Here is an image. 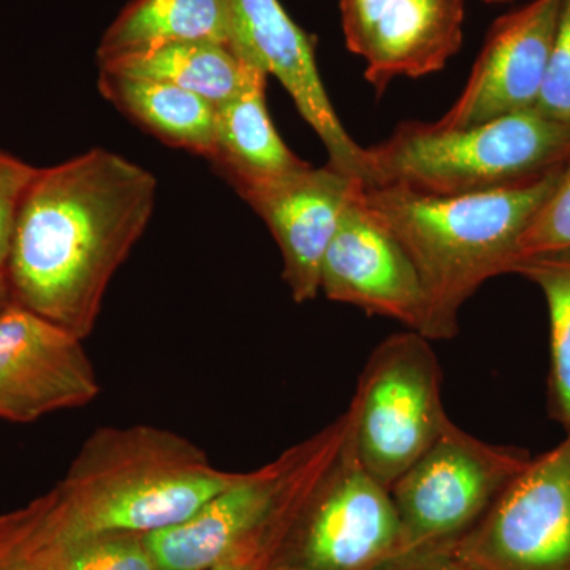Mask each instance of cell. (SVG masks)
<instances>
[{
    "mask_svg": "<svg viewBox=\"0 0 570 570\" xmlns=\"http://www.w3.org/2000/svg\"><path fill=\"white\" fill-rule=\"evenodd\" d=\"M535 111L570 124V0H562L549 70Z\"/></svg>",
    "mask_w": 570,
    "mask_h": 570,
    "instance_id": "cb8c5ba5",
    "label": "cell"
},
{
    "mask_svg": "<svg viewBox=\"0 0 570 570\" xmlns=\"http://www.w3.org/2000/svg\"><path fill=\"white\" fill-rule=\"evenodd\" d=\"M0 570H63L51 491L0 515Z\"/></svg>",
    "mask_w": 570,
    "mask_h": 570,
    "instance_id": "44dd1931",
    "label": "cell"
},
{
    "mask_svg": "<svg viewBox=\"0 0 570 570\" xmlns=\"http://www.w3.org/2000/svg\"><path fill=\"white\" fill-rule=\"evenodd\" d=\"M376 570H478L461 560L452 547L404 551Z\"/></svg>",
    "mask_w": 570,
    "mask_h": 570,
    "instance_id": "4316f807",
    "label": "cell"
},
{
    "mask_svg": "<svg viewBox=\"0 0 570 570\" xmlns=\"http://www.w3.org/2000/svg\"><path fill=\"white\" fill-rule=\"evenodd\" d=\"M59 531L62 540L63 570H160L151 547L146 540V534H135V532L70 534L63 530L61 523H59Z\"/></svg>",
    "mask_w": 570,
    "mask_h": 570,
    "instance_id": "7402d4cb",
    "label": "cell"
},
{
    "mask_svg": "<svg viewBox=\"0 0 570 570\" xmlns=\"http://www.w3.org/2000/svg\"><path fill=\"white\" fill-rule=\"evenodd\" d=\"M452 550L478 570H570V434L531 459Z\"/></svg>",
    "mask_w": 570,
    "mask_h": 570,
    "instance_id": "9c48e42d",
    "label": "cell"
},
{
    "mask_svg": "<svg viewBox=\"0 0 570 570\" xmlns=\"http://www.w3.org/2000/svg\"><path fill=\"white\" fill-rule=\"evenodd\" d=\"M302 499L299 498L272 527L266 528L261 534L236 547L234 551H230L227 557L216 562L208 570H269L273 554H275L277 547H279L281 539H283L284 532L287 530L288 523H291L292 517H294Z\"/></svg>",
    "mask_w": 570,
    "mask_h": 570,
    "instance_id": "484cf974",
    "label": "cell"
},
{
    "mask_svg": "<svg viewBox=\"0 0 570 570\" xmlns=\"http://www.w3.org/2000/svg\"><path fill=\"white\" fill-rule=\"evenodd\" d=\"M497 193L434 197L404 187H362L363 204L409 255L426 296V340H452L461 307L491 277L505 275L521 235L560 179Z\"/></svg>",
    "mask_w": 570,
    "mask_h": 570,
    "instance_id": "7a4b0ae2",
    "label": "cell"
},
{
    "mask_svg": "<svg viewBox=\"0 0 570 570\" xmlns=\"http://www.w3.org/2000/svg\"><path fill=\"white\" fill-rule=\"evenodd\" d=\"M363 183L352 195L321 268V292L332 302L393 318L422 335L426 296L414 264L392 232L367 209Z\"/></svg>",
    "mask_w": 570,
    "mask_h": 570,
    "instance_id": "4fadbf2b",
    "label": "cell"
},
{
    "mask_svg": "<svg viewBox=\"0 0 570 570\" xmlns=\"http://www.w3.org/2000/svg\"><path fill=\"white\" fill-rule=\"evenodd\" d=\"M39 168L0 149V269L9 257L14 219L26 189Z\"/></svg>",
    "mask_w": 570,
    "mask_h": 570,
    "instance_id": "d4e9b609",
    "label": "cell"
},
{
    "mask_svg": "<svg viewBox=\"0 0 570 570\" xmlns=\"http://www.w3.org/2000/svg\"><path fill=\"white\" fill-rule=\"evenodd\" d=\"M351 426L348 409L264 468L242 472L183 523L146 534L160 570H208L283 517L324 475Z\"/></svg>",
    "mask_w": 570,
    "mask_h": 570,
    "instance_id": "5b68a950",
    "label": "cell"
},
{
    "mask_svg": "<svg viewBox=\"0 0 570 570\" xmlns=\"http://www.w3.org/2000/svg\"><path fill=\"white\" fill-rule=\"evenodd\" d=\"M348 51L381 96L396 78L444 69L463 45L464 0H340Z\"/></svg>",
    "mask_w": 570,
    "mask_h": 570,
    "instance_id": "5bb4252c",
    "label": "cell"
},
{
    "mask_svg": "<svg viewBox=\"0 0 570 570\" xmlns=\"http://www.w3.org/2000/svg\"><path fill=\"white\" fill-rule=\"evenodd\" d=\"M562 0H532L491 24L463 91L442 118L441 129L535 110L549 70Z\"/></svg>",
    "mask_w": 570,
    "mask_h": 570,
    "instance_id": "7c38bea8",
    "label": "cell"
},
{
    "mask_svg": "<svg viewBox=\"0 0 570 570\" xmlns=\"http://www.w3.org/2000/svg\"><path fill=\"white\" fill-rule=\"evenodd\" d=\"M531 459L527 450L490 444L449 420L438 441L390 487L401 553L452 547Z\"/></svg>",
    "mask_w": 570,
    "mask_h": 570,
    "instance_id": "ba28073f",
    "label": "cell"
},
{
    "mask_svg": "<svg viewBox=\"0 0 570 570\" xmlns=\"http://www.w3.org/2000/svg\"><path fill=\"white\" fill-rule=\"evenodd\" d=\"M360 179L332 165L303 170L239 193L268 225L284 261V281L296 303L316 298L326 247Z\"/></svg>",
    "mask_w": 570,
    "mask_h": 570,
    "instance_id": "9a60e30c",
    "label": "cell"
},
{
    "mask_svg": "<svg viewBox=\"0 0 570 570\" xmlns=\"http://www.w3.org/2000/svg\"><path fill=\"white\" fill-rule=\"evenodd\" d=\"M365 186L404 187L434 197L497 193L564 167L570 124L532 110L479 126L441 129L404 122L366 149Z\"/></svg>",
    "mask_w": 570,
    "mask_h": 570,
    "instance_id": "277c9868",
    "label": "cell"
},
{
    "mask_svg": "<svg viewBox=\"0 0 570 570\" xmlns=\"http://www.w3.org/2000/svg\"><path fill=\"white\" fill-rule=\"evenodd\" d=\"M156 194L153 174L107 149L39 168L11 234V302L86 340L151 220Z\"/></svg>",
    "mask_w": 570,
    "mask_h": 570,
    "instance_id": "6da1fadb",
    "label": "cell"
},
{
    "mask_svg": "<svg viewBox=\"0 0 570 570\" xmlns=\"http://www.w3.org/2000/svg\"><path fill=\"white\" fill-rule=\"evenodd\" d=\"M99 91L132 121L175 148L212 159L216 107L167 82L100 70Z\"/></svg>",
    "mask_w": 570,
    "mask_h": 570,
    "instance_id": "ac0fdd59",
    "label": "cell"
},
{
    "mask_svg": "<svg viewBox=\"0 0 570 570\" xmlns=\"http://www.w3.org/2000/svg\"><path fill=\"white\" fill-rule=\"evenodd\" d=\"M483 2H487V3H502V2H510V0H483Z\"/></svg>",
    "mask_w": 570,
    "mask_h": 570,
    "instance_id": "f1b7e54d",
    "label": "cell"
},
{
    "mask_svg": "<svg viewBox=\"0 0 570 570\" xmlns=\"http://www.w3.org/2000/svg\"><path fill=\"white\" fill-rule=\"evenodd\" d=\"M264 70H254L245 89L216 107L212 163L236 190L275 181L307 167L277 134L266 107Z\"/></svg>",
    "mask_w": 570,
    "mask_h": 570,
    "instance_id": "2e32d148",
    "label": "cell"
},
{
    "mask_svg": "<svg viewBox=\"0 0 570 570\" xmlns=\"http://www.w3.org/2000/svg\"><path fill=\"white\" fill-rule=\"evenodd\" d=\"M242 472L214 466L189 439L153 425L100 428L52 489L70 534H153L183 523Z\"/></svg>",
    "mask_w": 570,
    "mask_h": 570,
    "instance_id": "3957f363",
    "label": "cell"
},
{
    "mask_svg": "<svg viewBox=\"0 0 570 570\" xmlns=\"http://www.w3.org/2000/svg\"><path fill=\"white\" fill-rule=\"evenodd\" d=\"M400 553L390 490L356 459L348 426L336 459L296 508L269 570H376Z\"/></svg>",
    "mask_w": 570,
    "mask_h": 570,
    "instance_id": "52a82bcc",
    "label": "cell"
},
{
    "mask_svg": "<svg viewBox=\"0 0 570 570\" xmlns=\"http://www.w3.org/2000/svg\"><path fill=\"white\" fill-rule=\"evenodd\" d=\"M509 273L527 277L546 296L550 316V415L570 434V249L519 258Z\"/></svg>",
    "mask_w": 570,
    "mask_h": 570,
    "instance_id": "ffe728a7",
    "label": "cell"
},
{
    "mask_svg": "<svg viewBox=\"0 0 570 570\" xmlns=\"http://www.w3.org/2000/svg\"><path fill=\"white\" fill-rule=\"evenodd\" d=\"M11 302L9 281H7L6 268L0 269V311Z\"/></svg>",
    "mask_w": 570,
    "mask_h": 570,
    "instance_id": "83f0119b",
    "label": "cell"
},
{
    "mask_svg": "<svg viewBox=\"0 0 570 570\" xmlns=\"http://www.w3.org/2000/svg\"><path fill=\"white\" fill-rule=\"evenodd\" d=\"M561 249H570V159L549 198L521 235L512 264L530 255Z\"/></svg>",
    "mask_w": 570,
    "mask_h": 570,
    "instance_id": "603a6c76",
    "label": "cell"
},
{
    "mask_svg": "<svg viewBox=\"0 0 570 570\" xmlns=\"http://www.w3.org/2000/svg\"><path fill=\"white\" fill-rule=\"evenodd\" d=\"M99 67L127 77L167 82L204 97L214 107L238 96L258 69L239 59L230 48L212 41H176L119 56Z\"/></svg>",
    "mask_w": 570,
    "mask_h": 570,
    "instance_id": "d6986e66",
    "label": "cell"
},
{
    "mask_svg": "<svg viewBox=\"0 0 570 570\" xmlns=\"http://www.w3.org/2000/svg\"><path fill=\"white\" fill-rule=\"evenodd\" d=\"M228 6L230 50L281 81L296 110L324 142L333 168L366 183V149L344 129L325 91L316 39L288 17L279 0H228Z\"/></svg>",
    "mask_w": 570,
    "mask_h": 570,
    "instance_id": "30bf717a",
    "label": "cell"
},
{
    "mask_svg": "<svg viewBox=\"0 0 570 570\" xmlns=\"http://www.w3.org/2000/svg\"><path fill=\"white\" fill-rule=\"evenodd\" d=\"M176 41H212L230 48L228 0H132L104 32L97 61Z\"/></svg>",
    "mask_w": 570,
    "mask_h": 570,
    "instance_id": "e0dca14e",
    "label": "cell"
},
{
    "mask_svg": "<svg viewBox=\"0 0 570 570\" xmlns=\"http://www.w3.org/2000/svg\"><path fill=\"white\" fill-rule=\"evenodd\" d=\"M431 341L406 330L367 358L351 406V441L362 466L390 490L449 422Z\"/></svg>",
    "mask_w": 570,
    "mask_h": 570,
    "instance_id": "8992f818",
    "label": "cell"
},
{
    "mask_svg": "<svg viewBox=\"0 0 570 570\" xmlns=\"http://www.w3.org/2000/svg\"><path fill=\"white\" fill-rule=\"evenodd\" d=\"M80 336L10 302L0 311V420L36 422L88 406L99 379Z\"/></svg>",
    "mask_w": 570,
    "mask_h": 570,
    "instance_id": "8fae6325",
    "label": "cell"
}]
</instances>
